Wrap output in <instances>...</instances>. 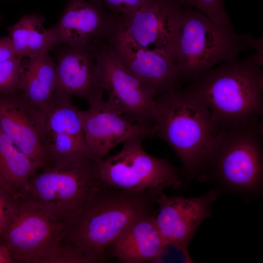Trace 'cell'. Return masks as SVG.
I'll use <instances>...</instances> for the list:
<instances>
[{"instance_id":"cell-1","label":"cell","mask_w":263,"mask_h":263,"mask_svg":"<svg viewBox=\"0 0 263 263\" xmlns=\"http://www.w3.org/2000/svg\"><path fill=\"white\" fill-rule=\"evenodd\" d=\"M161 190L133 192L102 183L93 197L64 224L61 242L82 250L94 263L106 261L105 251L133 223L155 213Z\"/></svg>"},{"instance_id":"cell-2","label":"cell","mask_w":263,"mask_h":263,"mask_svg":"<svg viewBox=\"0 0 263 263\" xmlns=\"http://www.w3.org/2000/svg\"><path fill=\"white\" fill-rule=\"evenodd\" d=\"M207 107L217 132L255 124L263 113V73L254 56L223 62L184 89Z\"/></svg>"},{"instance_id":"cell-3","label":"cell","mask_w":263,"mask_h":263,"mask_svg":"<svg viewBox=\"0 0 263 263\" xmlns=\"http://www.w3.org/2000/svg\"><path fill=\"white\" fill-rule=\"evenodd\" d=\"M263 134L261 121L219 130L196 177L244 197L260 194L263 185Z\"/></svg>"},{"instance_id":"cell-4","label":"cell","mask_w":263,"mask_h":263,"mask_svg":"<svg viewBox=\"0 0 263 263\" xmlns=\"http://www.w3.org/2000/svg\"><path fill=\"white\" fill-rule=\"evenodd\" d=\"M157 115L154 136L166 142L183 166L185 181L196 176L210 143L217 132L209 111L186 90H171L155 98Z\"/></svg>"},{"instance_id":"cell-5","label":"cell","mask_w":263,"mask_h":263,"mask_svg":"<svg viewBox=\"0 0 263 263\" xmlns=\"http://www.w3.org/2000/svg\"><path fill=\"white\" fill-rule=\"evenodd\" d=\"M261 41L236 32L230 23H217L203 13L182 6L175 62L182 82L191 81L221 62L233 61Z\"/></svg>"},{"instance_id":"cell-6","label":"cell","mask_w":263,"mask_h":263,"mask_svg":"<svg viewBox=\"0 0 263 263\" xmlns=\"http://www.w3.org/2000/svg\"><path fill=\"white\" fill-rule=\"evenodd\" d=\"M97 161L86 158L45 164L30 179L21 199L38 204L64 225L100 187Z\"/></svg>"},{"instance_id":"cell-7","label":"cell","mask_w":263,"mask_h":263,"mask_svg":"<svg viewBox=\"0 0 263 263\" xmlns=\"http://www.w3.org/2000/svg\"><path fill=\"white\" fill-rule=\"evenodd\" d=\"M144 138L130 139L123 143L118 153L97 161L99 180L111 188L133 192L182 188L183 173L167 158L148 153L142 146Z\"/></svg>"},{"instance_id":"cell-8","label":"cell","mask_w":263,"mask_h":263,"mask_svg":"<svg viewBox=\"0 0 263 263\" xmlns=\"http://www.w3.org/2000/svg\"><path fill=\"white\" fill-rule=\"evenodd\" d=\"M64 227L38 204L20 199L1 239L13 263H44L60 243Z\"/></svg>"},{"instance_id":"cell-9","label":"cell","mask_w":263,"mask_h":263,"mask_svg":"<svg viewBox=\"0 0 263 263\" xmlns=\"http://www.w3.org/2000/svg\"><path fill=\"white\" fill-rule=\"evenodd\" d=\"M96 54L109 103L133 123L154 126L157 115L154 95L125 67L110 43L98 47Z\"/></svg>"},{"instance_id":"cell-10","label":"cell","mask_w":263,"mask_h":263,"mask_svg":"<svg viewBox=\"0 0 263 263\" xmlns=\"http://www.w3.org/2000/svg\"><path fill=\"white\" fill-rule=\"evenodd\" d=\"M182 13L177 0H148L133 13L118 18L119 31L136 44L175 61Z\"/></svg>"},{"instance_id":"cell-11","label":"cell","mask_w":263,"mask_h":263,"mask_svg":"<svg viewBox=\"0 0 263 263\" xmlns=\"http://www.w3.org/2000/svg\"><path fill=\"white\" fill-rule=\"evenodd\" d=\"M71 98L57 95L53 105L42 114L41 138L45 164L95 158L85 139L81 110L72 105Z\"/></svg>"},{"instance_id":"cell-12","label":"cell","mask_w":263,"mask_h":263,"mask_svg":"<svg viewBox=\"0 0 263 263\" xmlns=\"http://www.w3.org/2000/svg\"><path fill=\"white\" fill-rule=\"evenodd\" d=\"M52 28L58 45L97 48L110 43L118 31L119 22L99 0H66Z\"/></svg>"},{"instance_id":"cell-13","label":"cell","mask_w":263,"mask_h":263,"mask_svg":"<svg viewBox=\"0 0 263 263\" xmlns=\"http://www.w3.org/2000/svg\"><path fill=\"white\" fill-rule=\"evenodd\" d=\"M89 103L87 110H81L82 125L89 150L97 161L130 139L154 136V126L128 120L104 99L103 95Z\"/></svg>"},{"instance_id":"cell-14","label":"cell","mask_w":263,"mask_h":263,"mask_svg":"<svg viewBox=\"0 0 263 263\" xmlns=\"http://www.w3.org/2000/svg\"><path fill=\"white\" fill-rule=\"evenodd\" d=\"M217 192L211 189L194 198L167 196L163 191L156 203L154 221L164 243L188 246L200 225L211 215V208Z\"/></svg>"},{"instance_id":"cell-15","label":"cell","mask_w":263,"mask_h":263,"mask_svg":"<svg viewBox=\"0 0 263 263\" xmlns=\"http://www.w3.org/2000/svg\"><path fill=\"white\" fill-rule=\"evenodd\" d=\"M110 45L125 67L154 96L179 88L182 77L174 60L136 44L119 30Z\"/></svg>"},{"instance_id":"cell-16","label":"cell","mask_w":263,"mask_h":263,"mask_svg":"<svg viewBox=\"0 0 263 263\" xmlns=\"http://www.w3.org/2000/svg\"><path fill=\"white\" fill-rule=\"evenodd\" d=\"M56 48L55 58L56 94L77 96L88 102L103 95L101 72L96 49L87 46L64 45Z\"/></svg>"},{"instance_id":"cell-17","label":"cell","mask_w":263,"mask_h":263,"mask_svg":"<svg viewBox=\"0 0 263 263\" xmlns=\"http://www.w3.org/2000/svg\"><path fill=\"white\" fill-rule=\"evenodd\" d=\"M42 114L19 91L0 94V129L39 168L45 164L41 138Z\"/></svg>"},{"instance_id":"cell-18","label":"cell","mask_w":263,"mask_h":263,"mask_svg":"<svg viewBox=\"0 0 263 263\" xmlns=\"http://www.w3.org/2000/svg\"><path fill=\"white\" fill-rule=\"evenodd\" d=\"M155 213L137 220L111 245L119 262L155 263L164 243L155 223Z\"/></svg>"},{"instance_id":"cell-19","label":"cell","mask_w":263,"mask_h":263,"mask_svg":"<svg viewBox=\"0 0 263 263\" xmlns=\"http://www.w3.org/2000/svg\"><path fill=\"white\" fill-rule=\"evenodd\" d=\"M19 91L33 107L45 112L56 97L57 77L55 59L45 52L21 60Z\"/></svg>"},{"instance_id":"cell-20","label":"cell","mask_w":263,"mask_h":263,"mask_svg":"<svg viewBox=\"0 0 263 263\" xmlns=\"http://www.w3.org/2000/svg\"><path fill=\"white\" fill-rule=\"evenodd\" d=\"M44 17L38 13L25 14L14 24L6 27L17 56L29 57L49 52L58 46L52 28L43 27Z\"/></svg>"},{"instance_id":"cell-21","label":"cell","mask_w":263,"mask_h":263,"mask_svg":"<svg viewBox=\"0 0 263 263\" xmlns=\"http://www.w3.org/2000/svg\"><path fill=\"white\" fill-rule=\"evenodd\" d=\"M39 167L0 129V178L6 188L21 199Z\"/></svg>"},{"instance_id":"cell-22","label":"cell","mask_w":263,"mask_h":263,"mask_svg":"<svg viewBox=\"0 0 263 263\" xmlns=\"http://www.w3.org/2000/svg\"><path fill=\"white\" fill-rule=\"evenodd\" d=\"M22 58L16 56L0 62V94L19 91Z\"/></svg>"},{"instance_id":"cell-23","label":"cell","mask_w":263,"mask_h":263,"mask_svg":"<svg viewBox=\"0 0 263 263\" xmlns=\"http://www.w3.org/2000/svg\"><path fill=\"white\" fill-rule=\"evenodd\" d=\"M182 5L195 9L204 14L211 20L222 24L231 23L226 11L224 0H177Z\"/></svg>"},{"instance_id":"cell-24","label":"cell","mask_w":263,"mask_h":263,"mask_svg":"<svg viewBox=\"0 0 263 263\" xmlns=\"http://www.w3.org/2000/svg\"><path fill=\"white\" fill-rule=\"evenodd\" d=\"M44 263H94L82 250L60 242L45 259Z\"/></svg>"},{"instance_id":"cell-25","label":"cell","mask_w":263,"mask_h":263,"mask_svg":"<svg viewBox=\"0 0 263 263\" xmlns=\"http://www.w3.org/2000/svg\"><path fill=\"white\" fill-rule=\"evenodd\" d=\"M20 199L0 186V238L15 214Z\"/></svg>"},{"instance_id":"cell-26","label":"cell","mask_w":263,"mask_h":263,"mask_svg":"<svg viewBox=\"0 0 263 263\" xmlns=\"http://www.w3.org/2000/svg\"><path fill=\"white\" fill-rule=\"evenodd\" d=\"M188 246L174 243H164L155 263H192Z\"/></svg>"},{"instance_id":"cell-27","label":"cell","mask_w":263,"mask_h":263,"mask_svg":"<svg viewBox=\"0 0 263 263\" xmlns=\"http://www.w3.org/2000/svg\"><path fill=\"white\" fill-rule=\"evenodd\" d=\"M104 8L117 18L131 15L148 0H99Z\"/></svg>"},{"instance_id":"cell-28","label":"cell","mask_w":263,"mask_h":263,"mask_svg":"<svg viewBox=\"0 0 263 263\" xmlns=\"http://www.w3.org/2000/svg\"><path fill=\"white\" fill-rule=\"evenodd\" d=\"M17 56L8 36L0 37V62Z\"/></svg>"},{"instance_id":"cell-29","label":"cell","mask_w":263,"mask_h":263,"mask_svg":"<svg viewBox=\"0 0 263 263\" xmlns=\"http://www.w3.org/2000/svg\"><path fill=\"white\" fill-rule=\"evenodd\" d=\"M0 263H13L9 251L1 238H0Z\"/></svg>"},{"instance_id":"cell-30","label":"cell","mask_w":263,"mask_h":263,"mask_svg":"<svg viewBox=\"0 0 263 263\" xmlns=\"http://www.w3.org/2000/svg\"><path fill=\"white\" fill-rule=\"evenodd\" d=\"M0 186H2L4 188H7V189H8L5 186V185H4V184L3 183V182H2V181L1 180V178H0ZM9 190V189H8ZM10 191V190H9Z\"/></svg>"},{"instance_id":"cell-31","label":"cell","mask_w":263,"mask_h":263,"mask_svg":"<svg viewBox=\"0 0 263 263\" xmlns=\"http://www.w3.org/2000/svg\"><path fill=\"white\" fill-rule=\"evenodd\" d=\"M2 19H3V16H2L1 14H0V22Z\"/></svg>"}]
</instances>
